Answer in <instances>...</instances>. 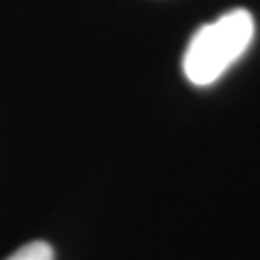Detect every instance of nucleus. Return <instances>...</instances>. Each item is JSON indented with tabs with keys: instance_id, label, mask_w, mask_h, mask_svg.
I'll return each mask as SVG.
<instances>
[{
	"instance_id": "nucleus-2",
	"label": "nucleus",
	"mask_w": 260,
	"mask_h": 260,
	"mask_svg": "<svg viewBox=\"0 0 260 260\" xmlns=\"http://www.w3.org/2000/svg\"><path fill=\"white\" fill-rule=\"evenodd\" d=\"M7 260H54V251L46 241H30Z\"/></svg>"
},
{
	"instance_id": "nucleus-1",
	"label": "nucleus",
	"mask_w": 260,
	"mask_h": 260,
	"mask_svg": "<svg viewBox=\"0 0 260 260\" xmlns=\"http://www.w3.org/2000/svg\"><path fill=\"white\" fill-rule=\"evenodd\" d=\"M254 39V18L245 9L223 13L219 20L202 26L186 46L182 70L198 87L213 85L234 65Z\"/></svg>"
}]
</instances>
